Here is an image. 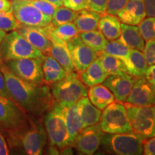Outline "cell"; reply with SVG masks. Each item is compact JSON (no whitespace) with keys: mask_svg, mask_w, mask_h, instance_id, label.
<instances>
[{"mask_svg":"<svg viewBox=\"0 0 155 155\" xmlns=\"http://www.w3.org/2000/svg\"><path fill=\"white\" fill-rule=\"evenodd\" d=\"M101 18L100 13L85 9L79 11L73 21L79 32H89L98 29V23Z\"/></svg>","mask_w":155,"mask_h":155,"instance_id":"4316f807","label":"cell"},{"mask_svg":"<svg viewBox=\"0 0 155 155\" xmlns=\"http://www.w3.org/2000/svg\"><path fill=\"white\" fill-rule=\"evenodd\" d=\"M25 1H28V2H30V1H33V0H25Z\"/></svg>","mask_w":155,"mask_h":155,"instance_id":"c3c4849f","label":"cell"},{"mask_svg":"<svg viewBox=\"0 0 155 155\" xmlns=\"http://www.w3.org/2000/svg\"><path fill=\"white\" fill-rule=\"evenodd\" d=\"M129 0H108L106 12L117 16L118 13L124 8Z\"/></svg>","mask_w":155,"mask_h":155,"instance_id":"8d00e7d4","label":"cell"},{"mask_svg":"<svg viewBox=\"0 0 155 155\" xmlns=\"http://www.w3.org/2000/svg\"><path fill=\"white\" fill-rule=\"evenodd\" d=\"M6 35H7V34H6L5 31L0 30V45L2 44V42H3V40H5Z\"/></svg>","mask_w":155,"mask_h":155,"instance_id":"7dc6e473","label":"cell"},{"mask_svg":"<svg viewBox=\"0 0 155 155\" xmlns=\"http://www.w3.org/2000/svg\"><path fill=\"white\" fill-rule=\"evenodd\" d=\"M12 11L19 26L45 27L52 21V17L25 0H12Z\"/></svg>","mask_w":155,"mask_h":155,"instance_id":"ba28073f","label":"cell"},{"mask_svg":"<svg viewBox=\"0 0 155 155\" xmlns=\"http://www.w3.org/2000/svg\"><path fill=\"white\" fill-rule=\"evenodd\" d=\"M143 53L149 65L155 64V39L147 40Z\"/></svg>","mask_w":155,"mask_h":155,"instance_id":"d590c367","label":"cell"},{"mask_svg":"<svg viewBox=\"0 0 155 155\" xmlns=\"http://www.w3.org/2000/svg\"><path fill=\"white\" fill-rule=\"evenodd\" d=\"M51 92L58 104L67 106L75 104L81 98L88 96L87 86L75 71L53 83Z\"/></svg>","mask_w":155,"mask_h":155,"instance_id":"3957f363","label":"cell"},{"mask_svg":"<svg viewBox=\"0 0 155 155\" xmlns=\"http://www.w3.org/2000/svg\"><path fill=\"white\" fill-rule=\"evenodd\" d=\"M26 126L22 108L10 98L0 96V129L17 132Z\"/></svg>","mask_w":155,"mask_h":155,"instance_id":"30bf717a","label":"cell"},{"mask_svg":"<svg viewBox=\"0 0 155 155\" xmlns=\"http://www.w3.org/2000/svg\"><path fill=\"white\" fill-rule=\"evenodd\" d=\"M144 3L147 15L155 17V0H143Z\"/></svg>","mask_w":155,"mask_h":155,"instance_id":"60d3db41","label":"cell"},{"mask_svg":"<svg viewBox=\"0 0 155 155\" xmlns=\"http://www.w3.org/2000/svg\"><path fill=\"white\" fill-rule=\"evenodd\" d=\"M99 124L104 133L121 134L133 131L126 106L118 101L104 108Z\"/></svg>","mask_w":155,"mask_h":155,"instance_id":"8992f818","label":"cell"},{"mask_svg":"<svg viewBox=\"0 0 155 155\" xmlns=\"http://www.w3.org/2000/svg\"><path fill=\"white\" fill-rule=\"evenodd\" d=\"M45 126L50 142L59 149L71 146L65 119L61 104L56 103L53 109L48 114L45 120Z\"/></svg>","mask_w":155,"mask_h":155,"instance_id":"52a82bcc","label":"cell"},{"mask_svg":"<svg viewBox=\"0 0 155 155\" xmlns=\"http://www.w3.org/2000/svg\"><path fill=\"white\" fill-rule=\"evenodd\" d=\"M98 58L102 66L108 75L118 74L121 73H127L128 71L125 64L115 56L105 53H100Z\"/></svg>","mask_w":155,"mask_h":155,"instance_id":"4dcf8cb0","label":"cell"},{"mask_svg":"<svg viewBox=\"0 0 155 155\" xmlns=\"http://www.w3.org/2000/svg\"><path fill=\"white\" fill-rule=\"evenodd\" d=\"M40 58H21L7 61L5 64L15 75L30 83L42 84L43 72Z\"/></svg>","mask_w":155,"mask_h":155,"instance_id":"9c48e42d","label":"cell"},{"mask_svg":"<svg viewBox=\"0 0 155 155\" xmlns=\"http://www.w3.org/2000/svg\"><path fill=\"white\" fill-rule=\"evenodd\" d=\"M48 36L53 42L66 43V42L78 36L80 32L73 22L54 26L50 23L45 26Z\"/></svg>","mask_w":155,"mask_h":155,"instance_id":"ffe728a7","label":"cell"},{"mask_svg":"<svg viewBox=\"0 0 155 155\" xmlns=\"http://www.w3.org/2000/svg\"><path fill=\"white\" fill-rule=\"evenodd\" d=\"M88 96L91 102L101 110H104L115 101L114 94L104 84L91 86L88 90Z\"/></svg>","mask_w":155,"mask_h":155,"instance_id":"603a6c76","label":"cell"},{"mask_svg":"<svg viewBox=\"0 0 155 155\" xmlns=\"http://www.w3.org/2000/svg\"><path fill=\"white\" fill-rule=\"evenodd\" d=\"M9 154L7 141L2 135L0 134V155H7Z\"/></svg>","mask_w":155,"mask_h":155,"instance_id":"ee69618b","label":"cell"},{"mask_svg":"<svg viewBox=\"0 0 155 155\" xmlns=\"http://www.w3.org/2000/svg\"><path fill=\"white\" fill-rule=\"evenodd\" d=\"M148 63L142 51L136 49L130 50L129 66L128 68L129 74L134 77H144Z\"/></svg>","mask_w":155,"mask_h":155,"instance_id":"83f0119b","label":"cell"},{"mask_svg":"<svg viewBox=\"0 0 155 155\" xmlns=\"http://www.w3.org/2000/svg\"><path fill=\"white\" fill-rule=\"evenodd\" d=\"M45 55L26 40L17 30L6 35L0 45V64L21 58H40Z\"/></svg>","mask_w":155,"mask_h":155,"instance_id":"7a4b0ae2","label":"cell"},{"mask_svg":"<svg viewBox=\"0 0 155 155\" xmlns=\"http://www.w3.org/2000/svg\"><path fill=\"white\" fill-rule=\"evenodd\" d=\"M118 18L121 23L139 25L147 16L143 0H129L124 8L118 13Z\"/></svg>","mask_w":155,"mask_h":155,"instance_id":"e0dca14e","label":"cell"},{"mask_svg":"<svg viewBox=\"0 0 155 155\" xmlns=\"http://www.w3.org/2000/svg\"><path fill=\"white\" fill-rule=\"evenodd\" d=\"M75 70L79 73L83 72L98 57V53L87 45L81 40L80 37H75L66 42Z\"/></svg>","mask_w":155,"mask_h":155,"instance_id":"8fae6325","label":"cell"},{"mask_svg":"<svg viewBox=\"0 0 155 155\" xmlns=\"http://www.w3.org/2000/svg\"><path fill=\"white\" fill-rule=\"evenodd\" d=\"M136 78L127 73L108 75L103 83L111 91L115 99L120 102H126L134 84Z\"/></svg>","mask_w":155,"mask_h":155,"instance_id":"5bb4252c","label":"cell"},{"mask_svg":"<svg viewBox=\"0 0 155 155\" xmlns=\"http://www.w3.org/2000/svg\"><path fill=\"white\" fill-rule=\"evenodd\" d=\"M12 10V1L0 0V12H7Z\"/></svg>","mask_w":155,"mask_h":155,"instance_id":"f6af8a7d","label":"cell"},{"mask_svg":"<svg viewBox=\"0 0 155 155\" xmlns=\"http://www.w3.org/2000/svg\"><path fill=\"white\" fill-rule=\"evenodd\" d=\"M78 12L73 11L63 6L57 7L52 17L51 24L54 26H59L66 23L73 22V21L76 18Z\"/></svg>","mask_w":155,"mask_h":155,"instance_id":"1f68e13d","label":"cell"},{"mask_svg":"<svg viewBox=\"0 0 155 155\" xmlns=\"http://www.w3.org/2000/svg\"><path fill=\"white\" fill-rule=\"evenodd\" d=\"M61 106L68 131L70 143L73 145L78 134L83 128L82 120L81 119L76 104L72 106L61 105Z\"/></svg>","mask_w":155,"mask_h":155,"instance_id":"ac0fdd59","label":"cell"},{"mask_svg":"<svg viewBox=\"0 0 155 155\" xmlns=\"http://www.w3.org/2000/svg\"><path fill=\"white\" fill-rule=\"evenodd\" d=\"M79 37L85 44L97 53H101L108 41L99 30L80 32Z\"/></svg>","mask_w":155,"mask_h":155,"instance_id":"f546056e","label":"cell"},{"mask_svg":"<svg viewBox=\"0 0 155 155\" xmlns=\"http://www.w3.org/2000/svg\"><path fill=\"white\" fill-rule=\"evenodd\" d=\"M108 0H86L88 9L96 12L104 14L106 12Z\"/></svg>","mask_w":155,"mask_h":155,"instance_id":"74e56055","label":"cell"},{"mask_svg":"<svg viewBox=\"0 0 155 155\" xmlns=\"http://www.w3.org/2000/svg\"><path fill=\"white\" fill-rule=\"evenodd\" d=\"M0 96L7 97V98H10L8 90H7V86H6L5 77H4L2 72L1 71V69H0Z\"/></svg>","mask_w":155,"mask_h":155,"instance_id":"7bdbcfd3","label":"cell"},{"mask_svg":"<svg viewBox=\"0 0 155 155\" xmlns=\"http://www.w3.org/2000/svg\"><path fill=\"white\" fill-rule=\"evenodd\" d=\"M143 153L145 155H155V137L144 141Z\"/></svg>","mask_w":155,"mask_h":155,"instance_id":"ab89813d","label":"cell"},{"mask_svg":"<svg viewBox=\"0 0 155 155\" xmlns=\"http://www.w3.org/2000/svg\"><path fill=\"white\" fill-rule=\"evenodd\" d=\"M48 2L53 4L56 7H61L63 5V0H46Z\"/></svg>","mask_w":155,"mask_h":155,"instance_id":"bcb514c9","label":"cell"},{"mask_svg":"<svg viewBox=\"0 0 155 155\" xmlns=\"http://www.w3.org/2000/svg\"><path fill=\"white\" fill-rule=\"evenodd\" d=\"M144 139L133 131L108 134L103 137L101 146L104 150L118 155H140L144 152Z\"/></svg>","mask_w":155,"mask_h":155,"instance_id":"277c9868","label":"cell"},{"mask_svg":"<svg viewBox=\"0 0 155 155\" xmlns=\"http://www.w3.org/2000/svg\"><path fill=\"white\" fill-rule=\"evenodd\" d=\"M133 132L144 140L155 137V105L139 106L126 103Z\"/></svg>","mask_w":155,"mask_h":155,"instance_id":"5b68a950","label":"cell"},{"mask_svg":"<svg viewBox=\"0 0 155 155\" xmlns=\"http://www.w3.org/2000/svg\"><path fill=\"white\" fill-rule=\"evenodd\" d=\"M76 105L81 119L82 120L83 128L99 123L102 112L101 109L91 102L87 96L81 98L76 103Z\"/></svg>","mask_w":155,"mask_h":155,"instance_id":"d6986e66","label":"cell"},{"mask_svg":"<svg viewBox=\"0 0 155 155\" xmlns=\"http://www.w3.org/2000/svg\"><path fill=\"white\" fill-rule=\"evenodd\" d=\"M19 27V25L13 15L12 11L0 12V30L9 32L16 30Z\"/></svg>","mask_w":155,"mask_h":155,"instance_id":"836d02e7","label":"cell"},{"mask_svg":"<svg viewBox=\"0 0 155 155\" xmlns=\"http://www.w3.org/2000/svg\"><path fill=\"white\" fill-rule=\"evenodd\" d=\"M104 134L100 124H96L81 129L73 144L81 154H94L101 144Z\"/></svg>","mask_w":155,"mask_h":155,"instance_id":"7c38bea8","label":"cell"},{"mask_svg":"<svg viewBox=\"0 0 155 155\" xmlns=\"http://www.w3.org/2000/svg\"><path fill=\"white\" fill-rule=\"evenodd\" d=\"M144 78L150 82L151 84L155 86V64L152 65H149L147 68Z\"/></svg>","mask_w":155,"mask_h":155,"instance_id":"b9f144b4","label":"cell"},{"mask_svg":"<svg viewBox=\"0 0 155 155\" xmlns=\"http://www.w3.org/2000/svg\"><path fill=\"white\" fill-rule=\"evenodd\" d=\"M47 141V132L42 126H33L23 132L21 144L25 152L30 155L41 154Z\"/></svg>","mask_w":155,"mask_h":155,"instance_id":"9a60e30c","label":"cell"},{"mask_svg":"<svg viewBox=\"0 0 155 155\" xmlns=\"http://www.w3.org/2000/svg\"><path fill=\"white\" fill-rule=\"evenodd\" d=\"M139 29L145 41L155 39V17L144 18L139 23Z\"/></svg>","mask_w":155,"mask_h":155,"instance_id":"d6a6232c","label":"cell"},{"mask_svg":"<svg viewBox=\"0 0 155 155\" xmlns=\"http://www.w3.org/2000/svg\"><path fill=\"white\" fill-rule=\"evenodd\" d=\"M126 103L139 106L155 105V86L144 77H137Z\"/></svg>","mask_w":155,"mask_h":155,"instance_id":"4fadbf2b","label":"cell"},{"mask_svg":"<svg viewBox=\"0 0 155 155\" xmlns=\"http://www.w3.org/2000/svg\"><path fill=\"white\" fill-rule=\"evenodd\" d=\"M47 55H50L55 58L68 73L76 71L66 43L52 42L51 47Z\"/></svg>","mask_w":155,"mask_h":155,"instance_id":"484cf974","label":"cell"},{"mask_svg":"<svg viewBox=\"0 0 155 155\" xmlns=\"http://www.w3.org/2000/svg\"><path fill=\"white\" fill-rule=\"evenodd\" d=\"M108 75V73L102 66L98 57L86 70L81 73L80 78L87 87H91L103 83Z\"/></svg>","mask_w":155,"mask_h":155,"instance_id":"7402d4cb","label":"cell"},{"mask_svg":"<svg viewBox=\"0 0 155 155\" xmlns=\"http://www.w3.org/2000/svg\"><path fill=\"white\" fill-rule=\"evenodd\" d=\"M16 30L45 55H48L52 41L49 38L45 27L19 26Z\"/></svg>","mask_w":155,"mask_h":155,"instance_id":"2e32d148","label":"cell"},{"mask_svg":"<svg viewBox=\"0 0 155 155\" xmlns=\"http://www.w3.org/2000/svg\"><path fill=\"white\" fill-rule=\"evenodd\" d=\"M98 29L108 41L117 40L121 36V22L116 15L107 13L101 16Z\"/></svg>","mask_w":155,"mask_h":155,"instance_id":"d4e9b609","label":"cell"},{"mask_svg":"<svg viewBox=\"0 0 155 155\" xmlns=\"http://www.w3.org/2000/svg\"><path fill=\"white\" fill-rule=\"evenodd\" d=\"M121 33L119 38L120 41L130 49L143 51L145 45V40L141 36L139 27L121 23Z\"/></svg>","mask_w":155,"mask_h":155,"instance_id":"44dd1931","label":"cell"},{"mask_svg":"<svg viewBox=\"0 0 155 155\" xmlns=\"http://www.w3.org/2000/svg\"><path fill=\"white\" fill-rule=\"evenodd\" d=\"M130 48L126 46L120 41L119 39L115 40L108 41L102 53H105L121 60L127 67V71L129 66V55H130Z\"/></svg>","mask_w":155,"mask_h":155,"instance_id":"f1b7e54d","label":"cell"},{"mask_svg":"<svg viewBox=\"0 0 155 155\" xmlns=\"http://www.w3.org/2000/svg\"><path fill=\"white\" fill-rule=\"evenodd\" d=\"M42 68L45 83L53 84L62 80L68 74L60 63L50 55H45L42 62Z\"/></svg>","mask_w":155,"mask_h":155,"instance_id":"cb8c5ba5","label":"cell"},{"mask_svg":"<svg viewBox=\"0 0 155 155\" xmlns=\"http://www.w3.org/2000/svg\"><path fill=\"white\" fill-rule=\"evenodd\" d=\"M30 2L32 3L42 13L50 17H53L55 9L57 8L53 4L48 2L46 0H33V1H30Z\"/></svg>","mask_w":155,"mask_h":155,"instance_id":"e575fe53","label":"cell"},{"mask_svg":"<svg viewBox=\"0 0 155 155\" xmlns=\"http://www.w3.org/2000/svg\"><path fill=\"white\" fill-rule=\"evenodd\" d=\"M63 6L75 12L88 9L86 0H63Z\"/></svg>","mask_w":155,"mask_h":155,"instance_id":"f35d334b","label":"cell"},{"mask_svg":"<svg viewBox=\"0 0 155 155\" xmlns=\"http://www.w3.org/2000/svg\"><path fill=\"white\" fill-rule=\"evenodd\" d=\"M10 98L28 113L38 115L51 107L54 99L47 86L30 83L17 76L5 63L0 64Z\"/></svg>","mask_w":155,"mask_h":155,"instance_id":"6da1fadb","label":"cell"}]
</instances>
